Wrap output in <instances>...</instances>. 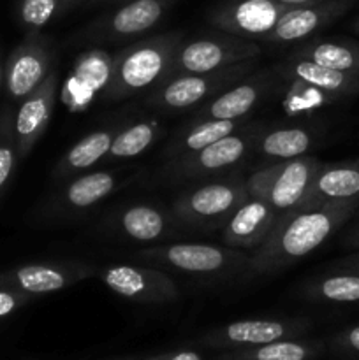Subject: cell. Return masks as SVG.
<instances>
[{"label": "cell", "instance_id": "obj_36", "mask_svg": "<svg viewBox=\"0 0 359 360\" xmlns=\"http://www.w3.org/2000/svg\"><path fill=\"white\" fill-rule=\"evenodd\" d=\"M81 4H87V0H60L58 18H63L65 14H69L70 11H74L76 7H80Z\"/></svg>", "mask_w": 359, "mask_h": 360}, {"label": "cell", "instance_id": "obj_18", "mask_svg": "<svg viewBox=\"0 0 359 360\" xmlns=\"http://www.w3.org/2000/svg\"><path fill=\"white\" fill-rule=\"evenodd\" d=\"M280 214L260 197L252 195L232 213L222 227V241L225 246L252 253L264 245L277 225Z\"/></svg>", "mask_w": 359, "mask_h": 360}, {"label": "cell", "instance_id": "obj_35", "mask_svg": "<svg viewBox=\"0 0 359 360\" xmlns=\"http://www.w3.org/2000/svg\"><path fill=\"white\" fill-rule=\"evenodd\" d=\"M333 269H347V271H359V252L351 253V255L344 257L338 262H334Z\"/></svg>", "mask_w": 359, "mask_h": 360}, {"label": "cell", "instance_id": "obj_42", "mask_svg": "<svg viewBox=\"0 0 359 360\" xmlns=\"http://www.w3.org/2000/svg\"><path fill=\"white\" fill-rule=\"evenodd\" d=\"M123 360H129V359H123Z\"/></svg>", "mask_w": 359, "mask_h": 360}, {"label": "cell", "instance_id": "obj_32", "mask_svg": "<svg viewBox=\"0 0 359 360\" xmlns=\"http://www.w3.org/2000/svg\"><path fill=\"white\" fill-rule=\"evenodd\" d=\"M32 299V295L23 294V292H18L14 288L0 287V319L11 315L16 309H20L21 306L27 304Z\"/></svg>", "mask_w": 359, "mask_h": 360}, {"label": "cell", "instance_id": "obj_24", "mask_svg": "<svg viewBox=\"0 0 359 360\" xmlns=\"http://www.w3.org/2000/svg\"><path fill=\"white\" fill-rule=\"evenodd\" d=\"M176 221L178 220L175 214L171 217L150 204H136V206L120 211L115 224L118 231L129 239L150 243L171 236L175 232Z\"/></svg>", "mask_w": 359, "mask_h": 360}, {"label": "cell", "instance_id": "obj_25", "mask_svg": "<svg viewBox=\"0 0 359 360\" xmlns=\"http://www.w3.org/2000/svg\"><path fill=\"white\" fill-rule=\"evenodd\" d=\"M246 123H248V120H199V122H190V125H187L169 144L168 153H165L168 162L196 153V151L213 144L215 141L243 129Z\"/></svg>", "mask_w": 359, "mask_h": 360}, {"label": "cell", "instance_id": "obj_5", "mask_svg": "<svg viewBox=\"0 0 359 360\" xmlns=\"http://www.w3.org/2000/svg\"><path fill=\"white\" fill-rule=\"evenodd\" d=\"M248 197L246 178L213 179L176 197L171 214L182 224L197 229H220Z\"/></svg>", "mask_w": 359, "mask_h": 360}, {"label": "cell", "instance_id": "obj_11", "mask_svg": "<svg viewBox=\"0 0 359 360\" xmlns=\"http://www.w3.org/2000/svg\"><path fill=\"white\" fill-rule=\"evenodd\" d=\"M291 9L275 0H225L208 13V21L220 32L263 41Z\"/></svg>", "mask_w": 359, "mask_h": 360}, {"label": "cell", "instance_id": "obj_40", "mask_svg": "<svg viewBox=\"0 0 359 360\" xmlns=\"http://www.w3.org/2000/svg\"><path fill=\"white\" fill-rule=\"evenodd\" d=\"M4 60H2V55H0V90H2L4 86Z\"/></svg>", "mask_w": 359, "mask_h": 360}, {"label": "cell", "instance_id": "obj_34", "mask_svg": "<svg viewBox=\"0 0 359 360\" xmlns=\"http://www.w3.org/2000/svg\"><path fill=\"white\" fill-rule=\"evenodd\" d=\"M144 360H203L199 354L192 350H178V352H168V354L155 355V357H148Z\"/></svg>", "mask_w": 359, "mask_h": 360}, {"label": "cell", "instance_id": "obj_16", "mask_svg": "<svg viewBox=\"0 0 359 360\" xmlns=\"http://www.w3.org/2000/svg\"><path fill=\"white\" fill-rule=\"evenodd\" d=\"M56 88H58V72L51 70L48 77L32 94L18 102V109L14 111L13 118V129L20 160L28 157V153L34 150L35 144L42 139L44 132L48 130L53 109H55Z\"/></svg>", "mask_w": 359, "mask_h": 360}, {"label": "cell", "instance_id": "obj_31", "mask_svg": "<svg viewBox=\"0 0 359 360\" xmlns=\"http://www.w3.org/2000/svg\"><path fill=\"white\" fill-rule=\"evenodd\" d=\"M60 0H16L14 16L25 34H37L51 21L58 20Z\"/></svg>", "mask_w": 359, "mask_h": 360}, {"label": "cell", "instance_id": "obj_15", "mask_svg": "<svg viewBox=\"0 0 359 360\" xmlns=\"http://www.w3.org/2000/svg\"><path fill=\"white\" fill-rule=\"evenodd\" d=\"M95 274V267L80 260L35 262L14 267L0 274V287L32 295L55 294Z\"/></svg>", "mask_w": 359, "mask_h": 360}, {"label": "cell", "instance_id": "obj_1", "mask_svg": "<svg viewBox=\"0 0 359 360\" xmlns=\"http://www.w3.org/2000/svg\"><path fill=\"white\" fill-rule=\"evenodd\" d=\"M359 207V200L298 204L278 217L270 238L250 253L246 276H267L294 266L326 243Z\"/></svg>", "mask_w": 359, "mask_h": 360}, {"label": "cell", "instance_id": "obj_2", "mask_svg": "<svg viewBox=\"0 0 359 360\" xmlns=\"http://www.w3.org/2000/svg\"><path fill=\"white\" fill-rule=\"evenodd\" d=\"M183 37V32L175 30L144 37L120 49L109 65L102 98L118 102L157 88L168 76L172 56Z\"/></svg>", "mask_w": 359, "mask_h": 360}, {"label": "cell", "instance_id": "obj_37", "mask_svg": "<svg viewBox=\"0 0 359 360\" xmlns=\"http://www.w3.org/2000/svg\"><path fill=\"white\" fill-rule=\"evenodd\" d=\"M345 245H348L351 248L359 250V224H355L354 227L351 229V232L345 238Z\"/></svg>", "mask_w": 359, "mask_h": 360}, {"label": "cell", "instance_id": "obj_3", "mask_svg": "<svg viewBox=\"0 0 359 360\" xmlns=\"http://www.w3.org/2000/svg\"><path fill=\"white\" fill-rule=\"evenodd\" d=\"M253 70H257V60H248L211 72L180 74L162 81L157 88L148 91L144 104L164 112L197 109Z\"/></svg>", "mask_w": 359, "mask_h": 360}, {"label": "cell", "instance_id": "obj_38", "mask_svg": "<svg viewBox=\"0 0 359 360\" xmlns=\"http://www.w3.org/2000/svg\"><path fill=\"white\" fill-rule=\"evenodd\" d=\"M275 2L285 4V6H291V7H298V6H308V4L322 2V0H275Z\"/></svg>", "mask_w": 359, "mask_h": 360}, {"label": "cell", "instance_id": "obj_41", "mask_svg": "<svg viewBox=\"0 0 359 360\" xmlns=\"http://www.w3.org/2000/svg\"><path fill=\"white\" fill-rule=\"evenodd\" d=\"M352 30H354V32H355V34H358V35H359V18H358V20H355V21H354V23H352Z\"/></svg>", "mask_w": 359, "mask_h": 360}, {"label": "cell", "instance_id": "obj_30", "mask_svg": "<svg viewBox=\"0 0 359 360\" xmlns=\"http://www.w3.org/2000/svg\"><path fill=\"white\" fill-rule=\"evenodd\" d=\"M13 118V109L4 108L0 111V200L6 195L16 172L18 162H20L16 139H14Z\"/></svg>", "mask_w": 359, "mask_h": 360}, {"label": "cell", "instance_id": "obj_23", "mask_svg": "<svg viewBox=\"0 0 359 360\" xmlns=\"http://www.w3.org/2000/svg\"><path fill=\"white\" fill-rule=\"evenodd\" d=\"M287 56L359 76V42L352 39L310 37L298 42Z\"/></svg>", "mask_w": 359, "mask_h": 360}, {"label": "cell", "instance_id": "obj_19", "mask_svg": "<svg viewBox=\"0 0 359 360\" xmlns=\"http://www.w3.org/2000/svg\"><path fill=\"white\" fill-rule=\"evenodd\" d=\"M280 81L289 84H301L305 88L319 91L329 102L352 97L359 91V76L340 72L308 60L287 56L282 63L273 67Z\"/></svg>", "mask_w": 359, "mask_h": 360}, {"label": "cell", "instance_id": "obj_28", "mask_svg": "<svg viewBox=\"0 0 359 360\" xmlns=\"http://www.w3.org/2000/svg\"><path fill=\"white\" fill-rule=\"evenodd\" d=\"M303 294L312 301L355 304L359 302V271L333 269V273L310 280Z\"/></svg>", "mask_w": 359, "mask_h": 360}, {"label": "cell", "instance_id": "obj_6", "mask_svg": "<svg viewBox=\"0 0 359 360\" xmlns=\"http://www.w3.org/2000/svg\"><path fill=\"white\" fill-rule=\"evenodd\" d=\"M260 53H263L260 46L256 41L238 37L227 32L218 30L192 39L183 37L176 48L165 79L180 74L211 72L248 60H257Z\"/></svg>", "mask_w": 359, "mask_h": 360}, {"label": "cell", "instance_id": "obj_22", "mask_svg": "<svg viewBox=\"0 0 359 360\" xmlns=\"http://www.w3.org/2000/svg\"><path fill=\"white\" fill-rule=\"evenodd\" d=\"M120 125L122 123H113V125L101 127V129L81 137L56 162L55 169H53V178L56 181H65V179L74 178V176L83 174V172H87L94 165L101 164L102 158L109 151L113 137H115Z\"/></svg>", "mask_w": 359, "mask_h": 360}, {"label": "cell", "instance_id": "obj_14", "mask_svg": "<svg viewBox=\"0 0 359 360\" xmlns=\"http://www.w3.org/2000/svg\"><path fill=\"white\" fill-rule=\"evenodd\" d=\"M101 280L111 292L139 304H169L180 297L175 281L158 267L116 264L106 267Z\"/></svg>", "mask_w": 359, "mask_h": 360}, {"label": "cell", "instance_id": "obj_29", "mask_svg": "<svg viewBox=\"0 0 359 360\" xmlns=\"http://www.w3.org/2000/svg\"><path fill=\"white\" fill-rule=\"evenodd\" d=\"M322 352V343L305 340H280L250 348L229 350L217 360H312Z\"/></svg>", "mask_w": 359, "mask_h": 360}, {"label": "cell", "instance_id": "obj_33", "mask_svg": "<svg viewBox=\"0 0 359 360\" xmlns=\"http://www.w3.org/2000/svg\"><path fill=\"white\" fill-rule=\"evenodd\" d=\"M334 347L336 350L344 352L347 355H354L359 357V326L348 327V329L341 330L334 338Z\"/></svg>", "mask_w": 359, "mask_h": 360}, {"label": "cell", "instance_id": "obj_26", "mask_svg": "<svg viewBox=\"0 0 359 360\" xmlns=\"http://www.w3.org/2000/svg\"><path fill=\"white\" fill-rule=\"evenodd\" d=\"M315 136L310 129L299 125L263 127L256 141L253 153L273 160H287V158L303 157L313 146Z\"/></svg>", "mask_w": 359, "mask_h": 360}, {"label": "cell", "instance_id": "obj_12", "mask_svg": "<svg viewBox=\"0 0 359 360\" xmlns=\"http://www.w3.org/2000/svg\"><path fill=\"white\" fill-rule=\"evenodd\" d=\"M310 329L308 319H250L217 327L203 336L211 348H250L280 340H296Z\"/></svg>", "mask_w": 359, "mask_h": 360}, {"label": "cell", "instance_id": "obj_4", "mask_svg": "<svg viewBox=\"0 0 359 360\" xmlns=\"http://www.w3.org/2000/svg\"><path fill=\"white\" fill-rule=\"evenodd\" d=\"M137 257L158 269L164 267L194 276H232L245 273L250 262V253L241 250L199 243L150 246L137 252Z\"/></svg>", "mask_w": 359, "mask_h": 360}, {"label": "cell", "instance_id": "obj_21", "mask_svg": "<svg viewBox=\"0 0 359 360\" xmlns=\"http://www.w3.org/2000/svg\"><path fill=\"white\" fill-rule=\"evenodd\" d=\"M118 186L120 179L115 172H83L67 179V185L58 193L51 210L58 214L81 213L111 195Z\"/></svg>", "mask_w": 359, "mask_h": 360}, {"label": "cell", "instance_id": "obj_13", "mask_svg": "<svg viewBox=\"0 0 359 360\" xmlns=\"http://www.w3.org/2000/svg\"><path fill=\"white\" fill-rule=\"evenodd\" d=\"M280 77L275 69H257L232 86L197 108L192 122L199 120H246V116L277 90Z\"/></svg>", "mask_w": 359, "mask_h": 360}, {"label": "cell", "instance_id": "obj_27", "mask_svg": "<svg viewBox=\"0 0 359 360\" xmlns=\"http://www.w3.org/2000/svg\"><path fill=\"white\" fill-rule=\"evenodd\" d=\"M162 134V125L155 118H141L134 122H123L116 130L109 151L102 158L101 165L116 164L122 160H130L143 155L151 144L157 143Z\"/></svg>", "mask_w": 359, "mask_h": 360}, {"label": "cell", "instance_id": "obj_10", "mask_svg": "<svg viewBox=\"0 0 359 360\" xmlns=\"http://www.w3.org/2000/svg\"><path fill=\"white\" fill-rule=\"evenodd\" d=\"M55 46L42 32L25 34L4 63V88L9 101L20 102L35 90L53 70Z\"/></svg>", "mask_w": 359, "mask_h": 360}, {"label": "cell", "instance_id": "obj_20", "mask_svg": "<svg viewBox=\"0 0 359 360\" xmlns=\"http://www.w3.org/2000/svg\"><path fill=\"white\" fill-rule=\"evenodd\" d=\"M345 200H359V160L320 164L299 204L310 206Z\"/></svg>", "mask_w": 359, "mask_h": 360}, {"label": "cell", "instance_id": "obj_9", "mask_svg": "<svg viewBox=\"0 0 359 360\" xmlns=\"http://www.w3.org/2000/svg\"><path fill=\"white\" fill-rule=\"evenodd\" d=\"M319 165L320 162L312 155L275 160L252 172L246 178V188L282 214L301 202Z\"/></svg>", "mask_w": 359, "mask_h": 360}, {"label": "cell", "instance_id": "obj_17", "mask_svg": "<svg viewBox=\"0 0 359 360\" xmlns=\"http://www.w3.org/2000/svg\"><path fill=\"white\" fill-rule=\"evenodd\" d=\"M354 4L355 0H322L308 6L292 7L282 16L277 27L263 39V42L273 46H291L306 41L344 16Z\"/></svg>", "mask_w": 359, "mask_h": 360}, {"label": "cell", "instance_id": "obj_7", "mask_svg": "<svg viewBox=\"0 0 359 360\" xmlns=\"http://www.w3.org/2000/svg\"><path fill=\"white\" fill-rule=\"evenodd\" d=\"M178 0H125L74 35V42L111 44L136 39L157 27Z\"/></svg>", "mask_w": 359, "mask_h": 360}, {"label": "cell", "instance_id": "obj_8", "mask_svg": "<svg viewBox=\"0 0 359 360\" xmlns=\"http://www.w3.org/2000/svg\"><path fill=\"white\" fill-rule=\"evenodd\" d=\"M264 123H246L243 129L215 141L210 146L178 160L168 162V174L175 181H199L224 174L253 153Z\"/></svg>", "mask_w": 359, "mask_h": 360}, {"label": "cell", "instance_id": "obj_39", "mask_svg": "<svg viewBox=\"0 0 359 360\" xmlns=\"http://www.w3.org/2000/svg\"><path fill=\"white\" fill-rule=\"evenodd\" d=\"M125 0H87V6L88 7H95V6H116V4H122Z\"/></svg>", "mask_w": 359, "mask_h": 360}]
</instances>
